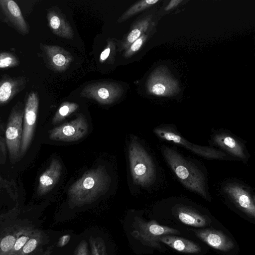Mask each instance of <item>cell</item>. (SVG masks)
<instances>
[{"mask_svg":"<svg viewBox=\"0 0 255 255\" xmlns=\"http://www.w3.org/2000/svg\"><path fill=\"white\" fill-rule=\"evenodd\" d=\"M223 190L241 210L255 218V200L245 186L236 182L228 183L224 186Z\"/></svg>","mask_w":255,"mask_h":255,"instance_id":"30bf717a","label":"cell"},{"mask_svg":"<svg viewBox=\"0 0 255 255\" xmlns=\"http://www.w3.org/2000/svg\"><path fill=\"white\" fill-rule=\"evenodd\" d=\"M27 224H9L0 231V255H11L15 242Z\"/></svg>","mask_w":255,"mask_h":255,"instance_id":"e0dca14e","label":"cell"},{"mask_svg":"<svg viewBox=\"0 0 255 255\" xmlns=\"http://www.w3.org/2000/svg\"><path fill=\"white\" fill-rule=\"evenodd\" d=\"M179 234L177 230L160 225L154 220L146 222L138 217L134 218L131 231L132 236L143 245L158 249L161 247L160 237Z\"/></svg>","mask_w":255,"mask_h":255,"instance_id":"277c9868","label":"cell"},{"mask_svg":"<svg viewBox=\"0 0 255 255\" xmlns=\"http://www.w3.org/2000/svg\"><path fill=\"white\" fill-rule=\"evenodd\" d=\"M111 182L104 166L89 170L69 187V202L74 206L91 203L108 190Z\"/></svg>","mask_w":255,"mask_h":255,"instance_id":"6da1fadb","label":"cell"},{"mask_svg":"<svg viewBox=\"0 0 255 255\" xmlns=\"http://www.w3.org/2000/svg\"><path fill=\"white\" fill-rule=\"evenodd\" d=\"M26 80L24 76L4 77L0 80V106L10 102L26 86Z\"/></svg>","mask_w":255,"mask_h":255,"instance_id":"9a60e30c","label":"cell"},{"mask_svg":"<svg viewBox=\"0 0 255 255\" xmlns=\"http://www.w3.org/2000/svg\"><path fill=\"white\" fill-rule=\"evenodd\" d=\"M180 2H181V0H172L170 1L168 5L166 7L165 10H168L172 8Z\"/></svg>","mask_w":255,"mask_h":255,"instance_id":"1f68e13d","label":"cell"},{"mask_svg":"<svg viewBox=\"0 0 255 255\" xmlns=\"http://www.w3.org/2000/svg\"><path fill=\"white\" fill-rule=\"evenodd\" d=\"M116 54V43L114 40L109 39L105 49L102 51L100 56L101 63L112 64L115 61Z\"/></svg>","mask_w":255,"mask_h":255,"instance_id":"d4e9b609","label":"cell"},{"mask_svg":"<svg viewBox=\"0 0 255 255\" xmlns=\"http://www.w3.org/2000/svg\"><path fill=\"white\" fill-rule=\"evenodd\" d=\"M154 132L160 138L182 146L194 153L203 157L217 159H224L227 157L226 154L221 150L189 142L174 128L170 126H163L155 128L154 129Z\"/></svg>","mask_w":255,"mask_h":255,"instance_id":"8992f818","label":"cell"},{"mask_svg":"<svg viewBox=\"0 0 255 255\" xmlns=\"http://www.w3.org/2000/svg\"><path fill=\"white\" fill-rule=\"evenodd\" d=\"M47 18L50 29L54 34L68 39L73 38L72 27L60 12L50 9L47 12Z\"/></svg>","mask_w":255,"mask_h":255,"instance_id":"ac0fdd59","label":"cell"},{"mask_svg":"<svg viewBox=\"0 0 255 255\" xmlns=\"http://www.w3.org/2000/svg\"><path fill=\"white\" fill-rule=\"evenodd\" d=\"M39 103L37 93L34 91H31L27 97L24 107L20 146L21 157L25 154L33 139L36 124Z\"/></svg>","mask_w":255,"mask_h":255,"instance_id":"52a82bcc","label":"cell"},{"mask_svg":"<svg viewBox=\"0 0 255 255\" xmlns=\"http://www.w3.org/2000/svg\"><path fill=\"white\" fill-rule=\"evenodd\" d=\"M173 214L183 224L196 227L208 225V220L204 215L188 206L177 205L173 209Z\"/></svg>","mask_w":255,"mask_h":255,"instance_id":"d6986e66","label":"cell"},{"mask_svg":"<svg viewBox=\"0 0 255 255\" xmlns=\"http://www.w3.org/2000/svg\"><path fill=\"white\" fill-rule=\"evenodd\" d=\"M124 92L123 87L113 82H98L85 86L80 93L82 97L92 99L101 104L109 105L118 100Z\"/></svg>","mask_w":255,"mask_h":255,"instance_id":"ba28073f","label":"cell"},{"mask_svg":"<svg viewBox=\"0 0 255 255\" xmlns=\"http://www.w3.org/2000/svg\"><path fill=\"white\" fill-rule=\"evenodd\" d=\"M61 173V164L56 158H53L49 167L39 178L37 193L39 196L51 191L57 183Z\"/></svg>","mask_w":255,"mask_h":255,"instance_id":"4fadbf2b","label":"cell"},{"mask_svg":"<svg viewBox=\"0 0 255 255\" xmlns=\"http://www.w3.org/2000/svg\"><path fill=\"white\" fill-rule=\"evenodd\" d=\"M128 158L134 182L142 186L151 184L155 177L154 163L145 149L134 138L129 144Z\"/></svg>","mask_w":255,"mask_h":255,"instance_id":"3957f363","label":"cell"},{"mask_svg":"<svg viewBox=\"0 0 255 255\" xmlns=\"http://www.w3.org/2000/svg\"><path fill=\"white\" fill-rule=\"evenodd\" d=\"M159 240L160 242L180 252L196 254L201 251V248L198 245L185 238L167 235L160 237Z\"/></svg>","mask_w":255,"mask_h":255,"instance_id":"ffe728a7","label":"cell"},{"mask_svg":"<svg viewBox=\"0 0 255 255\" xmlns=\"http://www.w3.org/2000/svg\"><path fill=\"white\" fill-rule=\"evenodd\" d=\"M0 6L9 21L23 35L29 33V27L21 10L14 0H0Z\"/></svg>","mask_w":255,"mask_h":255,"instance_id":"5bb4252c","label":"cell"},{"mask_svg":"<svg viewBox=\"0 0 255 255\" xmlns=\"http://www.w3.org/2000/svg\"><path fill=\"white\" fill-rule=\"evenodd\" d=\"M71 239L70 235H64L61 236L58 242V245L60 247H63L67 245Z\"/></svg>","mask_w":255,"mask_h":255,"instance_id":"4dcf8cb0","label":"cell"},{"mask_svg":"<svg viewBox=\"0 0 255 255\" xmlns=\"http://www.w3.org/2000/svg\"><path fill=\"white\" fill-rule=\"evenodd\" d=\"M24 108L17 104L9 115L5 132V141L9 158L11 163L17 161L20 156Z\"/></svg>","mask_w":255,"mask_h":255,"instance_id":"5b68a950","label":"cell"},{"mask_svg":"<svg viewBox=\"0 0 255 255\" xmlns=\"http://www.w3.org/2000/svg\"><path fill=\"white\" fill-rule=\"evenodd\" d=\"M161 151L167 163L182 184L189 190L208 200L205 177L202 171L172 148L164 146Z\"/></svg>","mask_w":255,"mask_h":255,"instance_id":"7a4b0ae2","label":"cell"},{"mask_svg":"<svg viewBox=\"0 0 255 255\" xmlns=\"http://www.w3.org/2000/svg\"><path fill=\"white\" fill-rule=\"evenodd\" d=\"M5 138L0 135V163L4 162L6 158V150Z\"/></svg>","mask_w":255,"mask_h":255,"instance_id":"f546056e","label":"cell"},{"mask_svg":"<svg viewBox=\"0 0 255 255\" xmlns=\"http://www.w3.org/2000/svg\"><path fill=\"white\" fill-rule=\"evenodd\" d=\"M145 39L146 35L144 34L142 35L125 50L124 53V56L125 58H129L131 57L133 54L139 50Z\"/></svg>","mask_w":255,"mask_h":255,"instance_id":"83f0119b","label":"cell"},{"mask_svg":"<svg viewBox=\"0 0 255 255\" xmlns=\"http://www.w3.org/2000/svg\"><path fill=\"white\" fill-rule=\"evenodd\" d=\"M74 255H90L86 241L83 240L80 242L75 251Z\"/></svg>","mask_w":255,"mask_h":255,"instance_id":"f1b7e54d","label":"cell"},{"mask_svg":"<svg viewBox=\"0 0 255 255\" xmlns=\"http://www.w3.org/2000/svg\"><path fill=\"white\" fill-rule=\"evenodd\" d=\"M194 231L198 238L214 249L228 252L235 247L233 241L220 231L203 229Z\"/></svg>","mask_w":255,"mask_h":255,"instance_id":"7c38bea8","label":"cell"},{"mask_svg":"<svg viewBox=\"0 0 255 255\" xmlns=\"http://www.w3.org/2000/svg\"><path fill=\"white\" fill-rule=\"evenodd\" d=\"M91 255H106V246L103 239L91 237L89 239Z\"/></svg>","mask_w":255,"mask_h":255,"instance_id":"4316f807","label":"cell"},{"mask_svg":"<svg viewBox=\"0 0 255 255\" xmlns=\"http://www.w3.org/2000/svg\"><path fill=\"white\" fill-rule=\"evenodd\" d=\"M40 45L47 64L54 71H64L73 60L71 54L59 46L42 43Z\"/></svg>","mask_w":255,"mask_h":255,"instance_id":"8fae6325","label":"cell"},{"mask_svg":"<svg viewBox=\"0 0 255 255\" xmlns=\"http://www.w3.org/2000/svg\"><path fill=\"white\" fill-rule=\"evenodd\" d=\"M158 0H143L133 4L128 8L119 18L118 21L122 22L127 20L138 12L144 10L158 2Z\"/></svg>","mask_w":255,"mask_h":255,"instance_id":"cb8c5ba5","label":"cell"},{"mask_svg":"<svg viewBox=\"0 0 255 255\" xmlns=\"http://www.w3.org/2000/svg\"><path fill=\"white\" fill-rule=\"evenodd\" d=\"M19 64V59L15 55L7 52H0V69L13 68Z\"/></svg>","mask_w":255,"mask_h":255,"instance_id":"484cf974","label":"cell"},{"mask_svg":"<svg viewBox=\"0 0 255 255\" xmlns=\"http://www.w3.org/2000/svg\"><path fill=\"white\" fill-rule=\"evenodd\" d=\"M148 23L147 20H144L138 21L134 24L123 39L121 50L127 49L131 44L140 37L142 35V33L146 30Z\"/></svg>","mask_w":255,"mask_h":255,"instance_id":"7402d4cb","label":"cell"},{"mask_svg":"<svg viewBox=\"0 0 255 255\" xmlns=\"http://www.w3.org/2000/svg\"><path fill=\"white\" fill-rule=\"evenodd\" d=\"M88 125L85 117L79 115L75 120L57 127L49 131L50 139L73 141L83 138L87 133Z\"/></svg>","mask_w":255,"mask_h":255,"instance_id":"9c48e42d","label":"cell"},{"mask_svg":"<svg viewBox=\"0 0 255 255\" xmlns=\"http://www.w3.org/2000/svg\"><path fill=\"white\" fill-rule=\"evenodd\" d=\"M44 233L36 229L17 255H33L43 245L45 239Z\"/></svg>","mask_w":255,"mask_h":255,"instance_id":"44dd1931","label":"cell"},{"mask_svg":"<svg viewBox=\"0 0 255 255\" xmlns=\"http://www.w3.org/2000/svg\"><path fill=\"white\" fill-rule=\"evenodd\" d=\"M78 108L79 105L77 103L69 102L62 103L52 119V124L55 125L60 122L67 117L75 112Z\"/></svg>","mask_w":255,"mask_h":255,"instance_id":"603a6c76","label":"cell"},{"mask_svg":"<svg viewBox=\"0 0 255 255\" xmlns=\"http://www.w3.org/2000/svg\"><path fill=\"white\" fill-rule=\"evenodd\" d=\"M214 143L232 156L246 160L247 155L243 144L230 134L226 132L216 133L213 138Z\"/></svg>","mask_w":255,"mask_h":255,"instance_id":"2e32d148","label":"cell"}]
</instances>
